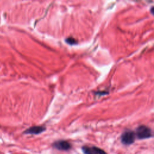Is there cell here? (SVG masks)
<instances>
[{
	"mask_svg": "<svg viewBox=\"0 0 154 154\" xmlns=\"http://www.w3.org/2000/svg\"><path fill=\"white\" fill-rule=\"evenodd\" d=\"M66 42L68 43L69 44L74 45V44H76L77 43V40L74 38L69 37V38H67L66 39Z\"/></svg>",
	"mask_w": 154,
	"mask_h": 154,
	"instance_id": "8992f818",
	"label": "cell"
},
{
	"mask_svg": "<svg viewBox=\"0 0 154 154\" xmlns=\"http://www.w3.org/2000/svg\"><path fill=\"white\" fill-rule=\"evenodd\" d=\"M54 147L61 150H67L71 148V145L66 141H59L54 143Z\"/></svg>",
	"mask_w": 154,
	"mask_h": 154,
	"instance_id": "3957f363",
	"label": "cell"
},
{
	"mask_svg": "<svg viewBox=\"0 0 154 154\" xmlns=\"http://www.w3.org/2000/svg\"><path fill=\"white\" fill-rule=\"evenodd\" d=\"M45 130V127L37 126V127H33L30 128L29 129L25 131V133L30 134H40L41 133L44 132Z\"/></svg>",
	"mask_w": 154,
	"mask_h": 154,
	"instance_id": "277c9868",
	"label": "cell"
},
{
	"mask_svg": "<svg viewBox=\"0 0 154 154\" xmlns=\"http://www.w3.org/2000/svg\"><path fill=\"white\" fill-rule=\"evenodd\" d=\"M150 12L154 15V7H153L151 8V9H150Z\"/></svg>",
	"mask_w": 154,
	"mask_h": 154,
	"instance_id": "ba28073f",
	"label": "cell"
},
{
	"mask_svg": "<svg viewBox=\"0 0 154 154\" xmlns=\"http://www.w3.org/2000/svg\"><path fill=\"white\" fill-rule=\"evenodd\" d=\"M121 140L124 145H131L135 140V134L133 131H126L122 135Z\"/></svg>",
	"mask_w": 154,
	"mask_h": 154,
	"instance_id": "7a4b0ae2",
	"label": "cell"
},
{
	"mask_svg": "<svg viewBox=\"0 0 154 154\" xmlns=\"http://www.w3.org/2000/svg\"><path fill=\"white\" fill-rule=\"evenodd\" d=\"M83 152L85 154H97L96 151L95 150L93 147L89 148V147H83L82 148Z\"/></svg>",
	"mask_w": 154,
	"mask_h": 154,
	"instance_id": "5b68a950",
	"label": "cell"
},
{
	"mask_svg": "<svg viewBox=\"0 0 154 154\" xmlns=\"http://www.w3.org/2000/svg\"><path fill=\"white\" fill-rule=\"evenodd\" d=\"M93 148L97 154H107L105 151H104L103 150H102L100 148H98L97 147H93Z\"/></svg>",
	"mask_w": 154,
	"mask_h": 154,
	"instance_id": "52a82bcc",
	"label": "cell"
},
{
	"mask_svg": "<svg viewBox=\"0 0 154 154\" xmlns=\"http://www.w3.org/2000/svg\"><path fill=\"white\" fill-rule=\"evenodd\" d=\"M136 135L138 139H146L152 136V132L148 127L145 125H142L137 128Z\"/></svg>",
	"mask_w": 154,
	"mask_h": 154,
	"instance_id": "6da1fadb",
	"label": "cell"
}]
</instances>
